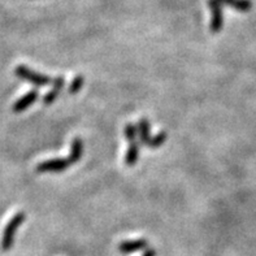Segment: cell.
Listing matches in <instances>:
<instances>
[{"label":"cell","mask_w":256,"mask_h":256,"mask_svg":"<svg viewBox=\"0 0 256 256\" xmlns=\"http://www.w3.org/2000/svg\"><path fill=\"white\" fill-rule=\"evenodd\" d=\"M129 147L125 155V164L128 166H134L140 159V140H138V129L133 122H128L124 129Z\"/></svg>","instance_id":"cell-1"},{"label":"cell","mask_w":256,"mask_h":256,"mask_svg":"<svg viewBox=\"0 0 256 256\" xmlns=\"http://www.w3.org/2000/svg\"><path fill=\"white\" fill-rule=\"evenodd\" d=\"M25 212H17V214L8 221V224L6 225L3 232V237H2V242H0V247H2V250H3L4 252L10 251V248L13 247L17 230H18V228L25 222Z\"/></svg>","instance_id":"cell-2"},{"label":"cell","mask_w":256,"mask_h":256,"mask_svg":"<svg viewBox=\"0 0 256 256\" xmlns=\"http://www.w3.org/2000/svg\"><path fill=\"white\" fill-rule=\"evenodd\" d=\"M14 74L24 81L34 84L36 88H44L52 84V80L44 74H40L38 72L32 70L26 65H17L14 69Z\"/></svg>","instance_id":"cell-3"},{"label":"cell","mask_w":256,"mask_h":256,"mask_svg":"<svg viewBox=\"0 0 256 256\" xmlns=\"http://www.w3.org/2000/svg\"><path fill=\"white\" fill-rule=\"evenodd\" d=\"M208 6L211 10V32L218 34L224 26V16H222V4L220 0H208Z\"/></svg>","instance_id":"cell-4"},{"label":"cell","mask_w":256,"mask_h":256,"mask_svg":"<svg viewBox=\"0 0 256 256\" xmlns=\"http://www.w3.org/2000/svg\"><path fill=\"white\" fill-rule=\"evenodd\" d=\"M70 166L68 159H48L39 162L36 170L38 173H58L64 172Z\"/></svg>","instance_id":"cell-5"},{"label":"cell","mask_w":256,"mask_h":256,"mask_svg":"<svg viewBox=\"0 0 256 256\" xmlns=\"http://www.w3.org/2000/svg\"><path fill=\"white\" fill-rule=\"evenodd\" d=\"M38 99V91L36 88H32V90L28 91L24 96H21L20 99H17L13 104V112L20 114V112H24L25 110H28L29 107H32V104L36 103V100Z\"/></svg>","instance_id":"cell-6"},{"label":"cell","mask_w":256,"mask_h":256,"mask_svg":"<svg viewBox=\"0 0 256 256\" xmlns=\"http://www.w3.org/2000/svg\"><path fill=\"white\" fill-rule=\"evenodd\" d=\"M148 248V242L146 240H124L118 244V251L121 254H133L140 251H146Z\"/></svg>","instance_id":"cell-7"},{"label":"cell","mask_w":256,"mask_h":256,"mask_svg":"<svg viewBox=\"0 0 256 256\" xmlns=\"http://www.w3.org/2000/svg\"><path fill=\"white\" fill-rule=\"evenodd\" d=\"M51 86H52L51 90H50L48 92L44 95V98H43V103H44L46 106H50V104H52L56 99H58L60 92L62 91V88H65V78L64 77L54 78V80H52Z\"/></svg>","instance_id":"cell-8"},{"label":"cell","mask_w":256,"mask_h":256,"mask_svg":"<svg viewBox=\"0 0 256 256\" xmlns=\"http://www.w3.org/2000/svg\"><path fill=\"white\" fill-rule=\"evenodd\" d=\"M136 129H138V140L140 144L147 146L151 140V126H150V121L147 118H140L136 124Z\"/></svg>","instance_id":"cell-9"},{"label":"cell","mask_w":256,"mask_h":256,"mask_svg":"<svg viewBox=\"0 0 256 256\" xmlns=\"http://www.w3.org/2000/svg\"><path fill=\"white\" fill-rule=\"evenodd\" d=\"M82 155H84V142L81 138H74L70 143V154H69V162L70 164H76L81 160Z\"/></svg>","instance_id":"cell-10"},{"label":"cell","mask_w":256,"mask_h":256,"mask_svg":"<svg viewBox=\"0 0 256 256\" xmlns=\"http://www.w3.org/2000/svg\"><path fill=\"white\" fill-rule=\"evenodd\" d=\"M221 4L229 6L237 12H248L252 8V3L250 0H220Z\"/></svg>","instance_id":"cell-11"},{"label":"cell","mask_w":256,"mask_h":256,"mask_svg":"<svg viewBox=\"0 0 256 256\" xmlns=\"http://www.w3.org/2000/svg\"><path fill=\"white\" fill-rule=\"evenodd\" d=\"M166 140H168V134H166V132H160V133L156 134L155 136H151V140H150L147 147L151 150L159 148V147H162V144L166 142Z\"/></svg>","instance_id":"cell-12"},{"label":"cell","mask_w":256,"mask_h":256,"mask_svg":"<svg viewBox=\"0 0 256 256\" xmlns=\"http://www.w3.org/2000/svg\"><path fill=\"white\" fill-rule=\"evenodd\" d=\"M84 76H81V74L76 76V77L72 80L70 84H69L68 92L70 95L78 94V92L82 90V88H84Z\"/></svg>","instance_id":"cell-13"},{"label":"cell","mask_w":256,"mask_h":256,"mask_svg":"<svg viewBox=\"0 0 256 256\" xmlns=\"http://www.w3.org/2000/svg\"><path fill=\"white\" fill-rule=\"evenodd\" d=\"M142 256H156V251L152 250V248H147Z\"/></svg>","instance_id":"cell-14"}]
</instances>
